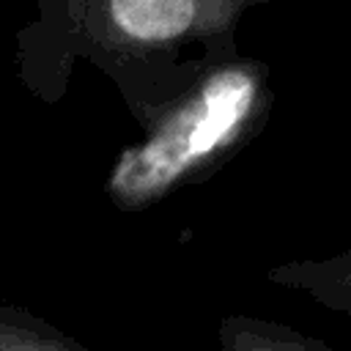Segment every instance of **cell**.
<instances>
[{"mask_svg":"<svg viewBox=\"0 0 351 351\" xmlns=\"http://www.w3.org/2000/svg\"><path fill=\"white\" fill-rule=\"evenodd\" d=\"M0 351H90L41 315L0 302Z\"/></svg>","mask_w":351,"mask_h":351,"instance_id":"5","label":"cell"},{"mask_svg":"<svg viewBox=\"0 0 351 351\" xmlns=\"http://www.w3.org/2000/svg\"><path fill=\"white\" fill-rule=\"evenodd\" d=\"M274 90L269 66L225 58L186 90L156 107L140 126L143 140L118 151L104 192L121 211H143L181 186L211 178L269 121Z\"/></svg>","mask_w":351,"mask_h":351,"instance_id":"2","label":"cell"},{"mask_svg":"<svg viewBox=\"0 0 351 351\" xmlns=\"http://www.w3.org/2000/svg\"><path fill=\"white\" fill-rule=\"evenodd\" d=\"M222 351H335L329 343L277 321L258 315H225L219 321Z\"/></svg>","mask_w":351,"mask_h":351,"instance_id":"4","label":"cell"},{"mask_svg":"<svg viewBox=\"0 0 351 351\" xmlns=\"http://www.w3.org/2000/svg\"><path fill=\"white\" fill-rule=\"evenodd\" d=\"M255 3L41 0L36 19L16 33V74L30 93L58 101L69 85L71 63L88 60L112 80L126 110L143 123L206 69L225 60L186 58V49L236 52L239 19Z\"/></svg>","mask_w":351,"mask_h":351,"instance_id":"1","label":"cell"},{"mask_svg":"<svg viewBox=\"0 0 351 351\" xmlns=\"http://www.w3.org/2000/svg\"><path fill=\"white\" fill-rule=\"evenodd\" d=\"M269 282L302 291L321 307L351 318V247L318 261H285L269 269Z\"/></svg>","mask_w":351,"mask_h":351,"instance_id":"3","label":"cell"}]
</instances>
